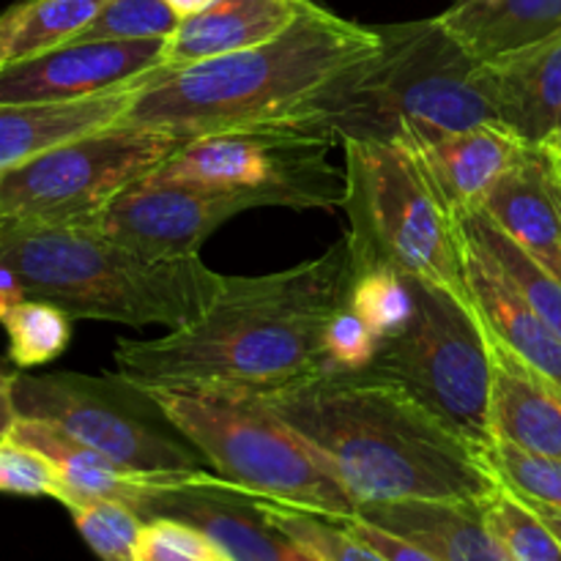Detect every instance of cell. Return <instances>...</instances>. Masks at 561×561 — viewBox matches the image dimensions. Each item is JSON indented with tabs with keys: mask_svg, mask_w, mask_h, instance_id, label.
Returning a JSON list of instances; mask_svg holds the SVG:
<instances>
[{
	"mask_svg": "<svg viewBox=\"0 0 561 561\" xmlns=\"http://www.w3.org/2000/svg\"><path fill=\"white\" fill-rule=\"evenodd\" d=\"M351 255L337 241L321 257L263 277H225L208 310L162 337L115 348L121 381L219 387L274 394L323 376V334L348 299Z\"/></svg>",
	"mask_w": 561,
	"mask_h": 561,
	"instance_id": "1",
	"label": "cell"
},
{
	"mask_svg": "<svg viewBox=\"0 0 561 561\" xmlns=\"http://www.w3.org/2000/svg\"><path fill=\"white\" fill-rule=\"evenodd\" d=\"M263 398L321 455L356 507L482 504L502 491L485 453L403 383L376 370L329 373Z\"/></svg>",
	"mask_w": 561,
	"mask_h": 561,
	"instance_id": "2",
	"label": "cell"
},
{
	"mask_svg": "<svg viewBox=\"0 0 561 561\" xmlns=\"http://www.w3.org/2000/svg\"><path fill=\"white\" fill-rule=\"evenodd\" d=\"M381 47L378 27L307 3L272 42L201 64L162 69L118 124L159 129L184 142L279 118H307L340 75Z\"/></svg>",
	"mask_w": 561,
	"mask_h": 561,
	"instance_id": "3",
	"label": "cell"
},
{
	"mask_svg": "<svg viewBox=\"0 0 561 561\" xmlns=\"http://www.w3.org/2000/svg\"><path fill=\"white\" fill-rule=\"evenodd\" d=\"M0 263L27 299H42L75 321L124 327H186L219 294L225 274L201 255L157 261L118 244L93 225H3Z\"/></svg>",
	"mask_w": 561,
	"mask_h": 561,
	"instance_id": "4",
	"label": "cell"
},
{
	"mask_svg": "<svg viewBox=\"0 0 561 561\" xmlns=\"http://www.w3.org/2000/svg\"><path fill=\"white\" fill-rule=\"evenodd\" d=\"M381 47L351 66L312 104L307 118L340 137L394 140L499 124L477 64L442 22L381 25Z\"/></svg>",
	"mask_w": 561,
	"mask_h": 561,
	"instance_id": "5",
	"label": "cell"
},
{
	"mask_svg": "<svg viewBox=\"0 0 561 561\" xmlns=\"http://www.w3.org/2000/svg\"><path fill=\"white\" fill-rule=\"evenodd\" d=\"M140 392L230 485L323 518L359 513L321 455L263 394L219 387H146Z\"/></svg>",
	"mask_w": 561,
	"mask_h": 561,
	"instance_id": "6",
	"label": "cell"
},
{
	"mask_svg": "<svg viewBox=\"0 0 561 561\" xmlns=\"http://www.w3.org/2000/svg\"><path fill=\"white\" fill-rule=\"evenodd\" d=\"M351 268L392 266L453 294L477 312L463 263V230L425 168L398 140H343Z\"/></svg>",
	"mask_w": 561,
	"mask_h": 561,
	"instance_id": "7",
	"label": "cell"
},
{
	"mask_svg": "<svg viewBox=\"0 0 561 561\" xmlns=\"http://www.w3.org/2000/svg\"><path fill=\"white\" fill-rule=\"evenodd\" d=\"M340 137L316 118H279L184 142L140 184L192 186L255 206L337 208L345 170L329 159Z\"/></svg>",
	"mask_w": 561,
	"mask_h": 561,
	"instance_id": "8",
	"label": "cell"
},
{
	"mask_svg": "<svg viewBox=\"0 0 561 561\" xmlns=\"http://www.w3.org/2000/svg\"><path fill=\"white\" fill-rule=\"evenodd\" d=\"M416 312L405 332L383 340L370 370L403 383L480 453L491 431V340L480 316L453 294L411 277Z\"/></svg>",
	"mask_w": 561,
	"mask_h": 561,
	"instance_id": "9",
	"label": "cell"
},
{
	"mask_svg": "<svg viewBox=\"0 0 561 561\" xmlns=\"http://www.w3.org/2000/svg\"><path fill=\"white\" fill-rule=\"evenodd\" d=\"M181 146L168 131L113 124L49 148L0 175V228L91 222Z\"/></svg>",
	"mask_w": 561,
	"mask_h": 561,
	"instance_id": "10",
	"label": "cell"
},
{
	"mask_svg": "<svg viewBox=\"0 0 561 561\" xmlns=\"http://www.w3.org/2000/svg\"><path fill=\"white\" fill-rule=\"evenodd\" d=\"M131 383L115 378H88L77 373L20 370L14 381L16 416L55 425L66 436L96 449L124 469L148 477H190L203 471V455L175 427H162L146 409L135 405Z\"/></svg>",
	"mask_w": 561,
	"mask_h": 561,
	"instance_id": "11",
	"label": "cell"
},
{
	"mask_svg": "<svg viewBox=\"0 0 561 561\" xmlns=\"http://www.w3.org/2000/svg\"><path fill=\"white\" fill-rule=\"evenodd\" d=\"M142 520L175 518L211 537L230 561H321L272 524L261 496L197 471L159 482L135 507Z\"/></svg>",
	"mask_w": 561,
	"mask_h": 561,
	"instance_id": "12",
	"label": "cell"
},
{
	"mask_svg": "<svg viewBox=\"0 0 561 561\" xmlns=\"http://www.w3.org/2000/svg\"><path fill=\"white\" fill-rule=\"evenodd\" d=\"M250 208L257 206L239 195L192 186L135 184L88 225L146 257L181 261L197 255L203 241L219 225Z\"/></svg>",
	"mask_w": 561,
	"mask_h": 561,
	"instance_id": "13",
	"label": "cell"
},
{
	"mask_svg": "<svg viewBox=\"0 0 561 561\" xmlns=\"http://www.w3.org/2000/svg\"><path fill=\"white\" fill-rule=\"evenodd\" d=\"M164 38L71 42L0 71V104L71 102L115 91L162 69Z\"/></svg>",
	"mask_w": 561,
	"mask_h": 561,
	"instance_id": "14",
	"label": "cell"
},
{
	"mask_svg": "<svg viewBox=\"0 0 561 561\" xmlns=\"http://www.w3.org/2000/svg\"><path fill=\"white\" fill-rule=\"evenodd\" d=\"M394 140L414 151L431 184L455 214L480 208L496 181L529 148L502 124L438 131L431 137L403 135Z\"/></svg>",
	"mask_w": 561,
	"mask_h": 561,
	"instance_id": "15",
	"label": "cell"
},
{
	"mask_svg": "<svg viewBox=\"0 0 561 561\" xmlns=\"http://www.w3.org/2000/svg\"><path fill=\"white\" fill-rule=\"evenodd\" d=\"M157 71L99 96L71 99V102L0 104V175L22 168L49 148L118 124L126 107L153 80Z\"/></svg>",
	"mask_w": 561,
	"mask_h": 561,
	"instance_id": "16",
	"label": "cell"
},
{
	"mask_svg": "<svg viewBox=\"0 0 561 561\" xmlns=\"http://www.w3.org/2000/svg\"><path fill=\"white\" fill-rule=\"evenodd\" d=\"M463 263L482 327L561 389V337L524 299L504 268L463 233Z\"/></svg>",
	"mask_w": 561,
	"mask_h": 561,
	"instance_id": "17",
	"label": "cell"
},
{
	"mask_svg": "<svg viewBox=\"0 0 561 561\" xmlns=\"http://www.w3.org/2000/svg\"><path fill=\"white\" fill-rule=\"evenodd\" d=\"M482 208L561 279V186L546 148H526L488 192Z\"/></svg>",
	"mask_w": 561,
	"mask_h": 561,
	"instance_id": "18",
	"label": "cell"
},
{
	"mask_svg": "<svg viewBox=\"0 0 561 561\" xmlns=\"http://www.w3.org/2000/svg\"><path fill=\"white\" fill-rule=\"evenodd\" d=\"M491 340V431L496 442L561 460V389Z\"/></svg>",
	"mask_w": 561,
	"mask_h": 561,
	"instance_id": "19",
	"label": "cell"
},
{
	"mask_svg": "<svg viewBox=\"0 0 561 561\" xmlns=\"http://www.w3.org/2000/svg\"><path fill=\"white\" fill-rule=\"evenodd\" d=\"M496 121L526 146H540L561 107V33L529 49L482 64Z\"/></svg>",
	"mask_w": 561,
	"mask_h": 561,
	"instance_id": "20",
	"label": "cell"
},
{
	"mask_svg": "<svg viewBox=\"0 0 561 561\" xmlns=\"http://www.w3.org/2000/svg\"><path fill=\"white\" fill-rule=\"evenodd\" d=\"M307 3L310 0H214L197 14L184 16L173 36L164 38L162 64L181 69L272 42L294 25Z\"/></svg>",
	"mask_w": 561,
	"mask_h": 561,
	"instance_id": "21",
	"label": "cell"
},
{
	"mask_svg": "<svg viewBox=\"0 0 561 561\" xmlns=\"http://www.w3.org/2000/svg\"><path fill=\"white\" fill-rule=\"evenodd\" d=\"M370 524L425 548L438 561H515L488 529L482 504L471 502H389L362 504Z\"/></svg>",
	"mask_w": 561,
	"mask_h": 561,
	"instance_id": "22",
	"label": "cell"
},
{
	"mask_svg": "<svg viewBox=\"0 0 561 561\" xmlns=\"http://www.w3.org/2000/svg\"><path fill=\"white\" fill-rule=\"evenodd\" d=\"M14 442L25 444V447L42 453L49 463L55 466L60 477V499L64 507L80 502H96V499H110V502H124L131 510L140 504V499L148 491L164 480H175V477H148L137 474V471L124 469L115 460L104 458L96 449L85 447L77 438L66 436L55 425L38 420H25L16 416L11 431L5 433Z\"/></svg>",
	"mask_w": 561,
	"mask_h": 561,
	"instance_id": "23",
	"label": "cell"
},
{
	"mask_svg": "<svg viewBox=\"0 0 561 561\" xmlns=\"http://www.w3.org/2000/svg\"><path fill=\"white\" fill-rule=\"evenodd\" d=\"M436 20L477 64H493L559 36L561 0H458Z\"/></svg>",
	"mask_w": 561,
	"mask_h": 561,
	"instance_id": "24",
	"label": "cell"
},
{
	"mask_svg": "<svg viewBox=\"0 0 561 561\" xmlns=\"http://www.w3.org/2000/svg\"><path fill=\"white\" fill-rule=\"evenodd\" d=\"M107 0H20L0 14V66L75 42Z\"/></svg>",
	"mask_w": 561,
	"mask_h": 561,
	"instance_id": "25",
	"label": "cell"
},
{
	"mask_svg": "<svg viewBox=\"0 0 561 561\" xmlns=\"http://www.w3.org/2000/svg\"><path fill=\"white\" fill-rule=\"evenodd\" d=\"M455 217H458L460 230L504 268V274L513 279L515 288L524 294V299L540 312L542 321L561 337V279L557 274L548 272L513 236L504 233L482 206L458 211Z\"/></svg>",
	"mask_w": 561,
	"mask_h": 561,
	"instance_id": "26",
	"label": "cell"
},
{
	"mask_svg": "<svg viewBox=\"0 0 561 561\" xmlns=\"http://www.w3.org/2000/svg\"><path fill=\"white\" fill-rule=\"evenodd\" d=\"M348 305L359 312L362 321L383 343V340L405 332V327L414 318V283L392 266L351 268Z\"/></svg>",
	"mask_w": 561,
	"mask_h": 561,
	"instance_id": "27",
	"label": "cell"
},
{
	"mask_svg": "<svg viewBox=\"0 0 561 561\" xmlns=\"http://www.w3.org/2000/svg\"><path fill=\"white\" fill-rule=\"evenodd\" d=\"M75 318L60 307L42 299H22L0 312L5 334H9V359L20 370L49 365L58 359L71 340Z\"/></svg>",
	"mask_w": 561,
	"mask_h": 561,
	"instance_id": "28",
	"label": "cell"
},
{
	"mask_svg": "<svg viewBox=\"0 0 561 561\" xmlns=\"http://www.w3.org/2000/svg\"><path fill=\"white\" fill-rule=\"evenodd\" d=\"M485 524L504 542L515 561H561V540L535 507L502 485L496 496L482 502Z\"/></svg>",
	"mask_w": 561,
	"mask_h": 561,
	"instance_id": "29",
	"label": "cell"
},
{
	"mask_svg": "<svg viewBox=\"0 0 561 561\" xmlns=\"http://www.w3.org/2000/svg\"><path fill=\"white\" fill-rule=\"evenodd\" d=\"M66 510L99 561H135L137 540L146 520L129 504L96 499V502L71 504Z\"/></svg>",
	"mask_w": 561,
	"mask_h": 561,
	"instance_id": "30",
	"label": "cell"
},
{
	"mask_svg": "<svg viewBox=\"0 0 561 561\" xmlns=\"http://www.w3.org/2000/svg\"><path fill=\"white\" fill-rule=\"evenodd\" d=\"M181 16L168 0H107L75 42H146L170 38ZM71 44V42H69Z\"/></svg>",
	"mask_w": 561,
	"mask_h": 561,
	"instance_id": "31",
	"label": "cell"
},
{
	"mask_svg": "<svg viewBox=\"0 0 561 561\" xmlns=\"http://www.w3.org/2000/svg\"><path fill=\"white\" fill-rule=\"evenodd\" d=\"M488 460L496 469L499 480L507 491L535 507H548L561 513V460L524 453L513 444L496 442L488 449Z\"/></svg>",
	"mask_w": 561,
	"mask_h": 561,
	"instance_id": "32",
	"label": "cell"
},
{
	"mask_svg": "<svg viewBox=\"0 0 561 561\" xmlns=\"http://www.w3.org/2000/svg\"><path fill=\"white\" fill-rule=\"evenodd\" d=\"M135 561H230V557L184 520L151 518L142 524Z\"/></svg>",
	"mask_w": 561,
	"mask_h": 561,
	"instance_id": "33",
	"label": "cell"
},
{
	"mask_svg": "<svg viewBox=\"0 0 561 561\" xmlns=\"http://www.w3.org/2000/svg\"><path fill=\"white\" fill-rule=\"evenodd\" d=\"M378 348H381V340L345 299L323 334V376L370 370Z\"/></svg>",
	"mask_w": 561,
	"mask_h": 561,
	"instance_id": "34",
	"label": "cell"
},
{
	"mask_svg": "<svg viewBox=\"0 0 561 561\" xmlns=\"http://www.w3.org/2000/svg\"><path fill=\"white\" fill-rule=\"evenodd\" d=\"M0 493L49 496L58 502L60 477L42 453L3 436L0 438Z\"/></svg>",
	"mask_w": 561,
	"mask_h": 561,
	"instance_id": "35",
	"label": "cell"
},
{
	"mask_svg": "<svg viewBox=\"0 0 561 561\" xmlns=\"http://www.w3.org/2000/svg\"><path fill=\"white\" fill-rule=\"evenodd\" d=\"M20 376V367L14 362L0 359V438L11 431V425L16 422V409H14V381Z\"/></svg>",
	"mask_w": 561,
	"mask_h": 561,
	"instance_id": "36",
	"label": "cell"
},
{
	"mask_svg": "<svg viewBox=\"0 0 561 561\" xmlns=\"http://www.w3.org/2000/svg\"><path fill=\"white\" fill-rule=\"evenodd\" d=\"M27 299L25 290H22L20 279H16V274L11 272L9 266H3L0 263V312L9 310L11 305H16V301Z\"/></svg>",
	"mask_w": 561,
	"mask_h": 561,
	"instance_id": "37",
	"label": "cell"
},
{
	"mask_svg": "<svg viewBox=\"0 0 561 561\" xmlns=\"http://www.w3.org/2000/svg\"><path fill=\"white\" fill-rule=\"evenodd\" d=\"M168 3L173 5L175 14L184 20V16H192V14H197V11L206 9V5H211L214 0H168Z\"/></svg>",
	"mask_w": 561,
	"mask_h": 561,
	"instance_id": "38",
	"label": "cell"
},
{
	"mask_svg": "<svg viewBox=\"0 0 561 561\" xmlns=\"http://www.w3.org/2000/svg\"><path fill=\"white\" fill-rule=\"evenodd\" d=\"M540 146L546 148L548 153H553V157H561V107H559L557 121H553L551 131H548V137L540 142Z\"/></svg>",
	"mask_w": 561,
	"mask_h": 561,
	"instance_id": "39",
	"label": "cell"
},
{
	"mask_svg": "<svg viewBox=\"0 0 561 561\" xmlns=\"http://www.w3.org/2000/svg\"><path fill=\"white\" fill-rule=\"evenodd\" d=\"M529 504V502H526ZM529 507H535V504H529ZM537 513H540V518L546 520L548 526H551L553 531H557V537L561 540V513H553V510H548V507H535Z\"/></svg>",
	"mask_w": 561,
	"mask_h": 561,
	"instance_id": "40",
	"label": "cell"
},
{
	"mask_svg": "<svg viewBox=\"0 0 561 561\" xmlns=\"http://www.w3.org/2000/svg\"><path fill=\"white\" fill-rule=\"evenodd\" d=\"M548 153V151H546ZM553 162V170H557V179H559V186H561V157H553V153H548Z\"/></svg>",
	"mask_w": 561,
	"mask_h": 561,
	"instance_id": "41",
	"label": "cell"
},
{
	"mask_svg": "<svg viewBox=\"0 0 561 561\" xmlns=\"http://www.w3.org/2000/svg\"><path fill=\"white\" fill-rule=\"evenodd\" d=\"M0 71H3V66H0Z\"/></svg>",
	"mask_w": 561,
	"mask_h": 561,
	"instance_id": "42",
	"label": "cell"
}]
</instances>
